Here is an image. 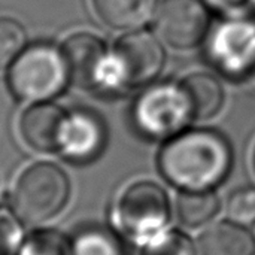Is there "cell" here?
<instances>
[{
    "label": "cell",
    "mask_w": 255,
    "mask_h": 255,
    "mask_svg": "<svg viewBox=\"0 0 255 255\" xmlns=\"http://www.w3.org/2000/svg\"><path fill=\"white\" fill-rule=\"evenodd\" d=\"M143 255H197L193 242L181 232H161L152 238L143 250Z\"/></svg>",
    "instance_id": "18"
},
{
    "label": "cell",
    "mask_w": 255,
    "mask_h": 255,
    "mask_svg": "<svg viewBox=\"0 0 255 255\" xmlns=\"http://www.w3.org/2000/svg\"><path fill=\"white\" fill-rule=\"evenodd\" d=\"M25 30L12 18H0V70L12 66L25 46Z\"/></svg>",
    "instance_id": "17"
},
{
    "label": "cell",
    "mask_w": 255,
    "mask_h": 255,
    "mask_svg": "<svg viewBox=\"0 0 255 255\" xmlns=\"http://www.w3.org/2000/svg\"><path fill=\"white\" fill-rule=\"evenodd\" d=\"M69 197L70 181L66 172L54 163L37 161L18 175L10 193V206L21 223L40 226L55 218L66 208Z\"/></svg>",
    "instance_id": "2"
},
{
    "label": "cell",
    "mask_w": 255,
    "mask_h": 255,
    "mask_svg": "<svg viewBox=\"0 0 255 255\" xmlns=\"http://www.w3.org/2000/svg\"><path fill=\"white\" fill-rule=\"evenodd\" d=\"M15 215L0 209V255H18L22 236Z\"/></svg>",
    "instance_id": "20"
},
{
    "label": "cell",
    "mask_w": 255,
    "mask_h": 255,
    "mask_svg": "<svg viewBox=\"0 0 255 255\" xmlns=\"http://www.w3.org/2000/svg\"><path fill=\"white\" fill-rule=\"evenodd\" d=\"M72 255H123L118 238L103 227H87L70 241Z\"/></svg>",
    "instance_id": "15"
},
{
    "label": "cell",
    "mask_w": 255,
    "mask_h": 255,
    "mask_svg": "<svg viewBox=\"0 0 255 255\" xmlns=\"http://www.w3.org/2000/svg\"><path fill=\"white\" fill-rule=\"evenodd\" d=\"M230 217L242 224L255 223V188L245 187L235 191L227 203Z\"/></svg>",
    "instance_id": "19"
},
{
    "label": "cell",
    "mask_w": 255,
    "mask_h": 255,
    "mask_svg": "<svg viewBox=\"0 0 255 255\" xmlns=\"http://www.w3.org/2000/svg\"><path fill=\"white\" fill-rule=\"evenodd\" d=\"M208 25V10L199 0H163L155 13L157 34L178 49L197 46Z\"/></svg>",
    "instance_id": "7"
},
{
    "label": "cell",
    "mask_w": 255,
    "mask_h": 255,
    "mask_svg": "<svg viewBox=\"0 0 255 255\" xmlns=\"http://www.w3.org/2000/svg\"><path fill=\"white\" fill-rule=\"evenodd\" d=\"M69 79L60 49L48 43H34L16 57L9 69V88L25 102H46L63 91Z\"/></svg>",
    "instance_id": "3"
},
{
    "label": "cell",
    "mask_w": 255,
    "mask_h": 255,
    "mask_svg": "<svg viewBox=\"0 0 255 255\" xmlns=\"http://www.w3.org/2000/svg\"><path fill=\"white\" fill-rule=\"evenodd\" d=\"M200 255H255L254 236L242 226L221 221L199 238Z\"/></svg>",
    "instance_id": "11"
},
{
    "label": "cell",
    "mask_w": 255,
    "mask_h": 255,
    "mask_svg": "<svg viewBox=\"0 0 255 255\" xmlns=\"http://www.w3.org/2000/svg\"><path fill=\"white\" fill-rule=\"evenodd\" d=\"M106 130L102 121L84 111L69 114L60 154L73 163L93 161L105 148Z\"/></svg>",
    "instance_id": "10"
},
{
    "label": "cell",
    "mask_w": 255,
    "mask_h": 255,
    "mask_svg": "<svg viewBox=\"0 0 255 255\" xmlns=\"http://www.w3.org/2000/svg\"><path fill=\"white\" fill-rule=\"evenodd\" d=\"M181 90L193 120L212 118L223 108L224 91L218 79L212 75L193 73L182 81Z\"/></svg>",
    "instance_id": "12"
},
{
    "label": "cell",
    "mask_w": 255,
    "mask_h": 255,
    "mask_svg": "<svg viewBox=\"0 0 255 255\" xmlns=\"http://www.w3.org/2000/svg\"><path fill=\"white\" fill-rule=\"evenodd\" d=\"M233 163L230 143L212 130H190L175 134L160 151L161 175L187 191H206L221 184Z\"/></svg>",
    "instance_id": "1"
},
{
    "label": "cell",
    "mask_w": 255,
    "mask_h": 255,
    "mask_svg": "<svg viewBox=\"0 0 255 255\" xmlns=\"http://www.w3.org/2000/svg\"><path fill=\"white\" fill-rule=\"evenodd\" d=\"M139 131L148 137L163 139L185 127L193 118L181 87L157 85L145 91L133 111Z\"/></svg>",
    "instance_id": "6"
},
{
    "label": "cell",
    "mask_w": 255,
    "mask_h": 255,
    "mask_svg": "<svg viewBox=\"0 0 255 255\" xmlns=\"http://www.w3.org/2000/svg\"><path fill=\"white\" fill-rule=\"evenodd\" d=\"M220 211V199L211 190L187 191L176 200V217L179 223L190 229H197L209 223Z\"/></svg>",
    "instance_id": "14"
},
{
    "label": "cell",
    "mask_w": 255,
    "mask_h": 255,
    "mask_svg": "<svg viewBox=\"0 0 255 255\" xmlns=\"http://www.w3.org/2000/svg\"><path fill=\"white\" fill-rule=\"evenodd\" d=\"M97 16L117 30H134L151 19L157 0H91Z\"/></svg>",
    "instance_id": "13"
},
{
    "label": "cell",
    "mask_w": 255,
    "mask_h": 255,
    "mask_svg": "<svg viewBox=\"0 0 255 255\" xmlns=\"http://www.w3.org/2000/svg\"><path fill=\"white\" fill-rule=\"evenodd\" d=\"M69 78L82 88L105 90L109 54L103 42L93 33L70 34L61 48Z\"/></svg>",
    "instance_id": "8"
},
{
    "label": "cell",
    "mask_w": 255,
    "mask_h": 255,
    "mask_svg": "<svg viewBox=\"0 0 255 255\" xmlns=\"http://www.w3.org/2000/svg\"><path fill=\"white\" fill-rule=\"evenodd\" d=\"M169 217L170 208L164 190L149 181L128 185L114 208V220L121 232L143 247L164 232Z\"/></svg>",
    "instance_id": "4"
},
{
    "label": "cell",
    "mask_w": 255,
    "mask_h": 255,
    "mask_svg": "<svg viewBox=\"0 0 255 255\" xmlns=\"http://www.w3.org/2000/svg\"><path fill=\"white\" fill-rule=\"evenodd\" d=\"M18 255H72V244L60 232L37 230L22 241Z\"/></svg>",
    "instance_id": "16"
},
{
    "label": "cell",
    "mask_w": 255,
    "mask_h": 255,
    "mask_svg": "<svg viewBox=\"0 0 255 255\" xmlns=\"http://www.w3.org/2000/svg\"><path fill=\"white\" fill-rule=\"evenodd\" d=\"M206 1L220 10L232 12V10H238V9L244 7L250 0H206Z\"/></svg>",
    "instance_id": "21"
},
{
    "label": "cell",
    "mask_w": 255,
    "mask_h": 255,
    "mask_svg": "<svg viewBox=\"0 0 255 255\" xmlns=\"http://www.w3.org/2000/svg\"><path fill=\"white\" fill-rule=\"evenodd\" d=\"M69 114L48 102H37L27 108L19 118L22 140L39 152H58Z\"/></svg>",
    "instance_id": "9"
},
{
    "label": "cell",
    "mask_w": 255,
    "mask_h": 255,
    "mask_svg": "<svg viewBox=\"0 0 255 255\" xmlns=\"http://www.w3.org/2000/svg\"><path fill=\"white\" fill-rule=\"evenodd\" d=\"M163 64L164 52L155 36L146 31L128 33L109 55L105 90L146 84L161 72Z\"/></svg>",
    "instance_id": "5"
},
{
    "label": "cell",
    "mask_w": 255,
    "mask_h": 255,
    "mask_svg": "<svg viewBox=\"0 0 255 255\" xmlns=\"http://www.w3.org/2000/svg\"><path fill=\"white\" fill-rule=\"evenodd\" d=\"M254 169H255V151H254Z\"/></svg>",
    "instance_id": "22"
}]
</instances>
